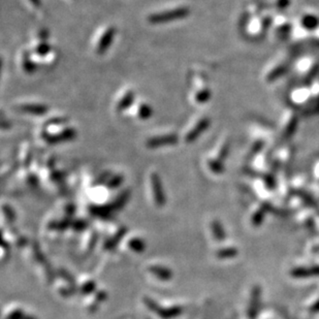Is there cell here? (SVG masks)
<instances>
[{"mask_svg": "<svg viewBox=\"0 0 319 319\" xmlns=\"http://www.w3.org/2000/svg\"><path fill=\"white\" fill-rule=\"evenodd\" d=\"M188 14L189 10L186 9V7H176V9L173 10H165L150 15L148 17V21L152 24H162L186 18Z\"/></svg>", "mask_w": 319, "mask_h": 319, "instance_id": "cell-1", "label": "cell"}, {"mask_svg": "<svg viewBox=\"0 0 319 319\" xmlns=\"http://www.w3.org/2000/svg\"><path fill=\"white\" fill-rule=\"evenodd\" d=\"M147 319H150V318H147Z\"/></svg>", "mask_w": 319, "mask_h": 319, "instance_id": "cell-22", "label": "cell"}, {"mask_svg": "<svg viewBox=\"0 0 319 319\" xmlns=\"http://www.w3.org/2000/svg\"><path fill=\"white\" fill-rule=\"evenodd\" d=\"M128 247L130 248V250L137 252V253H141L145 250L146 244L142 240V239L133 238L128 242Z\"/></svg>", "mask_w": 319, "mask_h": 319, "instance_id": "cell-10", "label": "cell"}, {"mask_svg": "<svg viewBox=\"0 0 319 319\" xmlns=\"http://www.w3.org/2000/svg\"><path fill=\"white\" fill-rule=\"evenodd\" d=\"M48 52H49V46H48L46 43H41L35 47V53L39 55H45Z\"/></svg>", "mask_w": 319, "mask_h": 319, "instance_id": "cell-16", "label": "cell"}, {"mask_svg": "<svg viewBox=\"0 0 319 319\" xmlns=\"http://www.w3.org/2000/svg\"><path fill=\"white\" fill-rule=\"evenodd\" d=\"M133 99H134L133 91L129 90V91L125 92L117 102V105H116L117 110L119 112H122V111L126 110L127 108H129V106L133 102Z\"/></svg>", "mask_w": 319, "mask_h": 319, "instance_id": "cell-9", "label": "cell"}, {"mask_svg": "<svg viewBox=\"0 0 319 319\" xmlns=\"http://www.w3.org/2000/svg\"><path fill=\"white\" fill-rule=\"evenodd\" d=\"M207 125H208V120H206V119H202V120L196 122V124L193 127H191V128L188 130V132L185 134V141L187 143L193 142L196 139L197 135H199L203 132V130L205 129V127Z\"/></svg>", "mask_w": 319, "mask_h": 319, "instance_id": "cell-6", "label": "cell"}, {"mask_svg": "<svg viewBox=\"0 0 319 319\" xmlns=\"http://www.w3.org/2000/svg\"><path fill=\"white\" fill-rule=\"evenodd\" d=\"M151 111L150 106L146 105V103H141V105L138 107V117L141 119H148L151 116Z\"/></svg>", "mask_w": 319, "mask_h": 319, "instance_id": "cell-12", "label": "cell"}, {"mask_svg": "<svg viewBox=\"0 0 319 319\" xmlns=\"http://www.w3.org/2000/svg\"><path fill=\"white\" fill-rule=\"evenodd\" d=\"M24 319H36L34 316H31V315H25V317H24Z\"/></svg>", "mask_w": 319, "mask_h": 319, "instance_id": "cell-21", "label": "cell"}, {"mask_svg": "<svg viewBox=\"0 0 319 319\" xmlns=\"http://www.w3.org/2000/svg\"><path fill=\"white\" fill-rule=\"evenodd\" d=\"M151 274H153L156 278L160 279L161 281H169L173 277V272L166 267L163 266H151L149 268Z\"/></svg>", "mask_w": 319, "mask_h": 319, "instance_id": "cell-7", "label": "cell"}, {"mask_svg": "<svg viewBox=\"0 0 319 319\" xmlns=\"http://www.w3.org/2000/svg\"><path fill=\"white\" fill-rule=\"evenodd\" d=\"M19 110L25 112V113L41 115L46 113L48 109L45 105H41V103H23V105L19 106Z\"/></svg>", "mask_w": 319, "mask_h": 319, "instance_id": "cell-8", "label": "cell"}, {"mask_svg": "<svg viewBox=\"0 0 319 319\" xmlns=\"http://www.w3.org/2000/svg\"><path fill=\"white\" fill-rule=\"evenodd\" d=\"M29 1L32 3L34 6H38L39 5V0H29Z\"/></svg>", "mask_w": 319, "mask_h": 319, "instance_id": "cell-20", "label": "cell"}, {"mask_svg": "<svg viewBox=\"0 0 319 319\" xmlns=\"http://www.w3.org/2000/svg\"><path fill=\"white\" fill-rule=\"evenodd\" d=\"M121 183H122V177L121 176H116V177H113V178L108 181V185L111 188H116V187H118L119 185H120Z\"/></svg>", "mask_w": 319, "mask_h": 319, "instance_id": "cell-15", "label": "cell"}, {"mask_svg": "<svg viewBox=\"0 0 319 319\" xmlns=\"http://www.w3.org/2000/svg\"><path fill=\"white\" fill-rule=\"evenodd\" d=\"M3 212L5 213V216H6V218H9V219H13V218H15V214H14V211L12 210V208H11V207H9V206H3Z\"/></svg>", "mask_w": 319, "mask_h": 319, "instance_id": "cell-18", "label": "cell"}, {"mask_svg": "<svg viewBox=\"0 0 319 319\" xmlns=\"http://www.w3.org/2000/svg\"><path fill=\"white\" fill-rule=\"evenodd\" d=\"M125 234H126V229H125V228H124V229H121L120 231H119L117 236L115 235L113 238L111 239V240H109V241L106 243L105 248H106V249H112V248H114V247H115L119 242H120L121 238H122Z\"/></svg>", "mask_w": 319, "mask_h": 319, "instance_id": "cell-11", "label": "cell"}, {"mask_svg": "<svg viewBox=\"0 0 319 319\" xmlns=\"http://www.w3.org/2000/svg\"><path fill=\"white\" fill-rule=\"evenodd\" d=\"M115 35V29L113 27H107L98 36L96 44H95V51L99 55L103 54L111 46Z\"/></svg>", "mask_w": 319, "mask_h": 319, "instance_id": "cell-4", "label": "cell"}, {"mask_svg": "<svg viewBox=\"0 0 319 319\" xmlns=\"http://www.w3.org/2000/svg\"><path fill=\"white\" fill-rule=\"evenodd\" d=\"M212 230L214 233V236L217 238V240H219V241L224 240V233L221 230V225L219 224L218 221H213Z\"/></svg>", "mask_w": 319, "mask_h": 319, "instance_id": "cell-13", "label": "cell"}, {"mask_svg": "<svg viewBox=\"0 0 319 319\" xmlns=\"http://www.w3.org/2000/svg\"><path fill=\"white\" fill-rule=\"evenodd\" d=\"M144 301H145V304L148 309L153 311V312H155L159 317L162 319L176 318L179 315H181L183 312V309L179 306L170 307V308H161V307H159L152 299L146 298Z\"/></svg>", "mask_w": 319, "mask_h": 319, "instance_id": "cell-2", "label": "cell"}, {"mask_svg": "<svg viewBox=\"0 0 319 319\" xmlns=\"http://www.w3.org/2000/svg\"><path fill=\"white\" fill-rule=\"evenodd\" d=\"M25 315L26 314H24L21 309H15L9 315H7L6 319H24Z\"/></svg>", "mask_w": 319, "mask_h": 319, "instance_id": "cell-14", "label": "cell"}, {"mask_svg": "<svg viewBox=\"0 0 319 319\" xmlns=\"http://www.w3.org/2000/svg\"><path fill=\"white\" fill-rule=\"evenodd\" d=\"M95 289V283L93 281H89L87 282L83 287H82V291L84 293H90L93 292Z\"/></svg>", "mask_w": 319, "mask_h": 319, "instance_id": "cell-17", "label": "cell"}, {"mask_svg": "<svg viewBox=\"0 0 319 319\" xmlns=\"http://www.w3.org/2000/svg\"><path fill=\"white\" fill-rule=\"evenodd\" d=\"M150 182H151V188H152V193H153V198L155 201V204L158 207H162L166 202V198H165V195L163 192L160 177H159L158 174H156V173L151 174Z\"/></svg>", "mask_w": 319, "mask_h": 319, "instance_id": "cell-3", "label": "cell"}, {"mask_svg": "<svg viewBox=\"0 0 319 319\" xmlns=\"http://www.w3.org/2000/svg\"><path fill=\"white\" fill-rule=\"evenodd\" d=\"M218 256L219 257H229V256H233V250H221L218 252Z\"/></svg>", "mask_w": 319, "mask_h": 319, "instance_id": "cell-19", "label": "cell"}, {"mask_svg": "<svg viewBox=\"0 0 319 319\" xmlns=\"http://www.w3.org/2000/svg\"><path fill=\"white\" fill-rule=\"evenodd\" d=\"M177 142V135L174 133L170 134H162V135H156L154 138H151L147 142V146L150 148H155L159 146H166L172 145V144Z\"/></svg>", "mask_w": 319, "mask_h": 319, "instance_id": "cell-5", "label": "cell"}]
</instances>
